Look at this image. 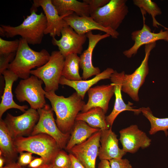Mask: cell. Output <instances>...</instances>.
Here are the masks:
<instances>
[{
  "instance_id": "8992f818",
  "label": "cell",
  "mask_w": 168,
  "mask_h": 168,
  "mask_svg": "<svg viewBox=\"0 0 168 168\" xmlns=\"http://www.w3.org/2000/svg\"><path fill=\"white\" fill-rule=\"evenodd\" d=\"M43 81L32 75L20 81L15 90L16 99L20 102L27 101L30 108L37 110L46 104V91L42 87Z\"/></svg>"
},
{
  "instance_id": "e575fe53",
  "label": "cell",
  "mask_w": 168,
  "mask_h": 168,
  "mask_svg": "<svg viewBox=\"0 0 168 168\" xmlns=\"http://www.w3.org/2000/svg\"><path fill=\"white\" fill-rule=\"evenodd\" d=\"M20 153L17 163L22 167L28 165L34 158L31 152H21Z\"/></svg>"
},
{
  "instance_id": "e0dca14e",
  "label": "cell",
  "mask_w": 168,
  "mask_h": 168,
  "mask_svg": "<svg viewBox=\"0 0 168 168\" xmlns=\"http://www.w3.org/2000/svg\"><path fill=\"white\" fill-rule=\"evenodd\" d=\"M63 19L68 26L80 35L86 34L93 30L104 32L110 35L113 39H117L119 35L117 31L104 27L96 22L90 16H80L73 13L65 17Z\"/></svg>"
},
{
  "instance_id": "d6a6232c",
  "label": "cell",
  "mask_w": 168,
  "mask_h": 168,
  "mask_svg": "<svg viewBox=\"0 0 168 168\" xmlns=\"http://www.w3.org/2000/svg\"><path fill=\"white\" fill-rule=\"evenodd\" d=\"M110 0H83L89 6L90 15L108 3Z\"/></svg>"
},
{
  "instance_id": "4fadbf2b",
  "label": "cell",
  "mask_w": 168,
  "mask_h": 168,
  "mask_svg": "<svg viewBox=\"0 0 168 168\" xmlns=\"http://www.w3.org/2000/svg\"><path fill=\"white\" fill-rule=\"evenodd\" d=\"M142 15L143 21L142 28L134 31L131 34V39L134 41L133 45L123 52L124 55L128 58L136 55L140 47L143 45L156 42L160 40L168 42V29L165 31L161 29L157 33L152 32L150 28L145 23L144 15Z\"/></svg>"
},
{
  "instance_id": "ba28073f",
  "label": "cell",
  "mask_w": 168,
  "mask_h": 168,
  "mask_svg": "<svg viewBox=\"0 0 168 168\" xmlns=\"http://www.w3.org/2000/svg\"><path fill=\"white\" fill-rule=\"evenodd\" d=\"M37 110L39 118L31 135L40 133L47 134L56 140L61 149H65L70 137V133H64L59 129L54 119L52 107L46 104L43 108Z\"/></svg>"
},
{
  "instance_id": "83f0119b",
  "label": "cell",
  "mask_w": 168,
  "mask_h": 168,
  "mask_svg": "<svg viewBox=\"0 0 168 168\" xmlns=\"http://www.w3.org/2000/svg\"><path fill=\"white\" fill-rule=\"evenodd\" d=\"M140 109L143 115L150 122V134L153 135L159 131H162L167 137L168 135V118H160L155 117L149 107H142Z\"/></svg>"
},
{
  "instance_id": "74e56055",
  "label": "cell",
  "mask_w": 168,
  "mask_h": 168,
  "mask_svg": "<svg viewBox=\"0 0 168 168\" xmlns=\"http://www.w3.org/2000/svg\"><path fill=\"white\" fill-rule=\"evenodd\" d=\"M98 168H111L109 161L105 160H100Z\"/></svg>"
},
{
  "instance_id": "f546056e",
  "label": "cell",
  "mask_w": 168,
  "mask_h": 168,
  "mask_svg": "<svg viewBox=\"0 0 168 168\" xmlns=\"http://www.w3.org/2000/svg\"><path fill=\"white\" fill-rule=\"evenodd\" d=\"M50 164L52 168H71L72 161L69 154L60 150Z\"/></svg>"
},
{
  "instance_id": "d590c367",
  "label": "cell",
  "mask_w": 168,
  "mask_h": 168,
  "mask_svg": "<svg viewBox=\"0 0 168 168\" xmlns=\"http://www.w3.org/2000/svg\"><path fill=\"white\" fill-rule=\"evenodd\" d=\"M45 163H46L42 157L36 158L33 159L28 166L29 168H36Z\"/></svg>"
},
{
  "instance_id": "7bdbcfd3",
  "label": "cell",
  "mask_w": 168,
  "mask_h": 168,
  "mask_svg": "<svg viewBox=\"0 0 168 168\" xmlns=\"http://www.w3.org/2000/svg\"><path fill=\"white\" fill-rule=\"evenodd\" d=\"M22 168H26L22 167Z\"/></svg>"
},
{
  "instance_id": "603a6c76",
  "label": "cell",
  "mask_w": 168,
  "mask_h": 168,
  "mask_svg": "<svg viewBox=\"0 0 168 168\" xmlns=\"http://www.w3.org/2000/svg\"><path fill=\"white\" fill-rule=\"evenodd\" d=\"M53 4L60 16L73 13L80 16H90L88 5L77 0H52Z\"/></svg>"
},
{
  "instance_id": "4316f807",
  "label": "cell",
  "mask_w": 168,
  "mask_h": 168,
  "mask_svg": "<svg viewBox=\"0 0 168 168\" xmlns=\"http://www.w3.org/2000/svg\"><path fill=\"white\" fill-rule=\"evenodd\" d=\"M80 57L72 54L65 58L62 75L66 79L72 81L82 80L79 73Z\"/></svg>"
},
{
  "instance_id": "277c9868",
  "label": "cell",
  "mask_w": 168,
  "mask_h": 168,
  "mask_svg": "<svg viewBox=\"0 0 168 168\" xmlns=\"http://www.w3.org/2000/svg\"><path fill=\"white\" fill-rule=\"evenodd\" d=\"M14 143L17 152L26 151L37 155L47 164H51L61 149L54 138L44 133L18 137L14 139Z\"/></svg>"
},
{
  "instance_id": "ffe728a7",
  "label": "cell",
  "mask_w": 168,
  "mask_h": 168,
  "mask_svg": "<svg viewBox=\"0 0 168 168\" xmlns=\"http://www.w3.org/2000/svg\"><path fill=\"white\" fill-rule=\"evenodd\" d=\"M88 97L86 104L82 112H85L96 107L101 108L105 114L108 109L110 101L114 94V87L112 83L97 86L91 88L87 91Z\"/></svg>"
},
{
  "instance_id": "7c38bea8",
  "label": "cell",
  "mask_w": 168,
  "mask_h": 168,
  "mask_svg": "<svg viewBox=\"0 0 168 168\" xmlns=\"http://www.w3.org/2000/svg\"><path fill=\"white\" fill-rule=\"evenodd\" d=\"M100 134V130L84 142L74 146L70 151L86 168H96Z\"/></svg>"
},
{
  "instance_id": "b9f144b4",
  "label": "cell",
  "mask_w": 168,
  "mask_h": 168,
  "mask_svg": "<svg viewBox=\"0 0 168 168\" xmlns=\"http://www.w3.org/2000/svg\"><path fill=\"white\" fill-rule=\"evenodd\" d=\"M0 35L2 37L6 36L5 32L1 26H0Z\"/></svg>"
},
{
  "instance_id": "52a82bcc",
  "label": "cell",
  "mask_w": 168,
  "mask_h": 168,
  "mask_svg": "<svg viewBox=\"0 0 168 168\" xmlns=\"http://www.w3.org/2000/svg\"><path fill=\"white\" fill-rule=\"evenodd\" d=\"M126 0H110L90 16L105 28L117 30L128 12Z\"/></svg>"
},
{
  "instance_id": "8d00e7d4",
  "label": "cell",
  "mask_w": 168,
  "mask_h": 168,
  "mask_svg": "<svg viewBox=\"0 0 168 168\" xmlns=\"http://www.w3.org/2000/svg\"><path fill=\"white\" fill-rule=\"evenodd\" d=\"M69 155L72 161L71 168H86L72 154Z\"/></svg>"
},
{
  "instance_id": "f1b7e54d",
  "label": "cell",
  "mask_w": 168,
  "mask_h": 168,
  "mask_svg": "<svg viewBox=\"0 0 168 168\" xmlns=\"http://www.w3.org/2000/svg\"><path fill=\"white\" fill-rule=\"evenodd\" d=\"M133 4L140 8L142 14L144 15L146 12L148 13L152 16V25L154 27L158 28V26H162L166 30L168 29L162 26L156 20L155 17L161 15L162 12L160 8L156 3L151 0H133Z\"/></svg>"
},
{
  "instance_id": "9a60e30c",
  "label": "cell",
  "mask_w": 168,
  "mask_h": 168,
  "mask_svg": "<svg viewBox=\"0 0 168 168\" xmlns=\"http://www.w3.org/2000/svg\"><path fill=\"white\" fill-rule=\"evenodd\" d=\"M33 2L32 6L37 8L41 7L45 15L47 27L44 35L49 34L52 38L60 36L62 29L68 26L63 19L69 15L60 16L53 4L52 0H34Z\"/></svg>"
},
{
  "instance_id": "d4e9b609",
  "label": "cell",
  "mask_w": 168,
  "mask_h": 168,
  "mask_svg": "<svg viewBox=\"0 0 168 168\" xmlns=\"http://www.w3.org/2000/svg\"><path fill=\"white\" fill-rule=\"evenodd\" d=\"M0 151L8 163L13 162L17 152L12 136L4 120H0Z\"/></svg>"
},
{
  "instance_id": "60d3db41",
  "label": "cell",
  "mask_w": 168,
  "mask_h": 168,
  "mask_svg": "<svg viewBox=\"0 0 168 168\" xmlns=\"http://www.w3.org/2000/svg\"><path fill=\"white\" fill-rule=\"evenodd\" d=\"M36 168H52L50 164L45 163L40 166Z\"/></svg>"
},
{
  "instance_id": "ab89813d",
  "label": "cell",
  "mask_w": 168,
  "mask_h": 168,
  "mask_svg": "<svg viewBox=\"0 0 168 168\" xmlns=\"http://www.w3.org/2000/svg\"><path fill=\"white\" fill-rule=\"evenodd\" d=\"M6 160L3 156H0V168H2L3 167L4 163Z\"/></svg>"
},
{
  "instance_id": "44dd1931",
  "label": "cell",
  "mask_w": 168,
  "mask_h": 168,
  "mask_svg": "<svg viewBox=\"0 0 168 168\" xmlns=\"http://www.w3.org/2000/svg\"><path fill=\"white\" fill-rule=\"evenodd\" d=\"M5 81V86L2 95L1 97V101L0 104V119L3 114L7 110L16 109L21 111L25 112L28 109L27 105H20L16 103L13 99L12 87L13 83L16 81L18 77L10 70L7 69L2 74Z\"/></svg>"
},
{
  "instance_id": "7402d4cb",
  "label": "cell",
  "mask_w": 168,
  "mask_h": 168,
  "mask_svg": "<svg viewBox=\"0 0 168 168\" xmlns=\"http://www.w3.org/2000/svg\"><path fill=\"white\" fill-rule=\"evenodd\" d=\"M114 71L112 68H108L91 79L79 81L69 80L62 76L59 80V84L72 88L76 91L78 95L83 100L86 93L92 86L100 80L110 79Z\"/></svg>"
},
{
  "instance_id": "f35d334b",
  "label": "cell",
  "mask_w": 168,
  "mask_h": 168,
  "mask_svg": "<svg viewBox=\"0 0 168 168\" xmlns=\"http://www.w3.org/2000/svg\"><path fill=\"white\" fill-rule=\"evenodd\" d=\"M22 167L19 165L17 163L12 162L8 163L2 168H22Z\"/></svg>"
},
{
  "instance_id": "836d02e7",
  "label": "cell",
  "mask_w": 168,
  "mask_h": 168,
  "mask_svg": "<svg viewBox=\"0 0 168 168\" xmlns=\"http://www.w3.org/2000/svg\"><path fill=\"white\" fill-rule=\"evenodd\" d=\"M111 168H132L130 161L127 159H113L109 161Z\"/></svg>"
},
{
  "instance_id": "ac0fdd59",
  "label": "cell",
  "mask_w": 168,
  "mask_h": 168,
  "mask_svg": "<svg viewBox=\"0 0 168 168\" xmlns=\"http://www.w3.org/2000/svg\"><path fill=\"white\" fill-rule=\"evenodd\" d=\"M86 35L89 41L88 47L80 56V67L83 71L82 78L83 80H86L91 76H96L100 73V68L94 67L92 64L93 51L99 41L110 36L107 33L94 34L92 31L88 32Z\"/></svg>"
},
{
  "instance_id": "cb8c5ba5",
  "label": "cell",
  "mask_w": 168,
  "mask_h": 168,
  "mask_svg": "<svg viewBox=\"0 0 168 168\" xmlns=\"http://www.w3.org/2000/svg\"><path fill=\"white\" fill-rule=\"evenodd\" d=\"M73 130L65 149L70 151L75 145L79 144L86 140L93 134L99 131L98 128L92 127L85 122L76 121L72 128Z\"/></svg>"
},
{
  "instance_id": "2e32d148",
  "label": "cell",
  "mask_w": 168,
  "mask_h": 168,
  "mask_svg": "<svg viewBox=\"0 0 168 168\" xmlns=\"http://www.w3.org/2000/svg\"><path fill=\"white\" fill-rule=\"evenodd\" d=\"M125 74L124 71L119 73L114 70L110 79L114 85L115 101L112 111L110 114L106 117V122L109 128L112 127L118 115L123 111L127 110L132 111L137 115L141 113L140 108H133L134 107L132 106L133 105V103L128 102V104H126L123 99L121 89Z\"/></svg>"
},
{
  "instance_id": "3957f363",
  "label": "cell",
  "mask_w": 168,
  "mask_h": 168,
  "mask_svg": "<svg viewBox=\"0 0 168 168\" xmlns=\"http://www.w3.org/2000/svg\"><path fill=\"white\" fill-rule=\"evenodd\" d=\"M37 8L32 7L30 14L27 16L19 25L12 26L1 25L3 29L6 36L13 37L19 35L25 39L28 44H40L42 42L47 27V20L44 14L36 13Z\"/></svg>"
},
{
  "instance_id": "5b68a950",
  "label": "cell",
  "mask_w": 168,
  "mask_h": 168,
  "mask_svg": "<svg viewBox=\"0 0 168 168\" xmlns=\"http://www.w3.org/2000/svg\"><path fill=\"white\" fill-rule=\"evenodd\" d=\"M65 59L59 51H54L45 64L30 71L31 74L43 81L46 92H55L58 90Z\"/></svg>"
},
{
  "instance_id": "484cf974",
  "label": "cell",
  "mask_w": 168,
  "mask_h": 168,
  "mask_svg": "<svg viewBox=\"0 0 168 168\" xmlns=\"http://www.w3.org/2000/svg\"><path fill=\"white\" fill-rule=\"evenodd\" d=\"M105 114L101 108L94 107L86 112L79 113L76 121H84L91 127L101 130L107 129L110 128L107 124Z\"/></svg>"
},
{
  "instance_id": "d6986e66",
  "label": "cell",
  "mask_w": 168,
  "mask_h": 168,
  "mask_svg": "<svg viewBox=\"0 0 168 168\" xmlns=\"http://www.w3.org/2000/svg\"><path fill=\"white\" fill-rule=\"evenodd\" d=\"M111 128L101 130V144L98 155L100 160L109 161L113 159H122L126 153L122 149L119 147L117 135L112 131Z\"/></svg>"
},
{
  "instance_id": "4dcf8cb0",
  "label": "cell",
  "mask_w": 168,
  "mask_h": 168,
  "mask_svg": "<svg viewBox=\"0 0 168 168\" xmlns=\"http://www.w3.org/2000/svg\"><path fill=\"white\" fill-rule=\"evenodd\" d=\"M19 44V40L8 41L0 38V55L16 52Z\"/></svg>"
},
{
  "instance_id": "8fae6325",
  "label": "cell",
  "mask_w": 168,
  "mask_h": 168,
  "mask_svg": "<svg viewBox=\"0 0 168 168\" xmlns=\"http://www.w3.org/2000/svg\"><path fill=\"white\" fill-rule=\"evenodd\" d=\"M61 35L59 40L52 38V43L58 47L59 51L65 58L70 54H82L83 45L87 38L86 34H79L68 26L62 29Z\"/></svg>"
},
{
  "instance_id": "5bb4252c",
  "label": "cell",
  "mask_w": 168,
  "mask_h": 168,
  "mask_svg": "<svg viewBox=\"0 0 168 168\" xmlns=\"http://www.w3.org/2000/svg\"><path fill=\"white\" fill-rule=\"evenodd\" d=\"M119 133V140L122 149L126 153H134L140 148L144 149L151 145V139L144 132L139 129L136 124L122 129Z\"/></svg>"
},
{
  "instance_id": "6da1fadb",
  "label": "cell",
  "mask_w": 168,
  "mask_h": 168,
  "mask_svg": "<svg viewBox=\"0 0 168 168\" xmlns=\"http://www.w3.org/2000/svg\"><path fill=\"white\" fill-rule=\"evenodd\" d=\"M45 97L50 102L56 114L57 125L64 133H70L77 115L86 104L76 92L68 97L56 95L54 91L46 92Z\"/></svg>"
},
{
  "instance_id": "7a4b0ae2",
  "label": "cell",
  "mask_w": 168,
  "mask_h": 168,
  "mask_svg": "<svg viewBox=\"0 0 168 168\" xmlns=\"http://www.w3.org/2000/svg\"><path fill=\"white\" fill-rule=\"evenodd\" d=\"M19 40L18 49L8 69L18 78L25 79L30 77L32 69L45 64L49 60L50 55L45 49L39 52L35 51L30 47L25 39L20 38Z\"/></svg>"
},
{
  "instance_id": "9c48e42d",
  "label": "cell",
  "mask_w": 168,
  "mask_h": 168,
  "mask_svg": "<svg viewBox=\"0 0 168 168\" xmlns=\"http://www.w3.org/2000/svg\"><path fill=\"white\" fill-rule=\"evenodd\" d=\"M156 42L146 44L145 56L140 66L131 74H125L121 90L134 101L138 102L139 99L138 91L144 83L149 72L148 60L151 51L155 47Z\"/></svg>"
},
{
  "instance_id": "1f68e13d",
  "label": "cell",
  "mask_w": 168,
  "mask_h": 168,
  "mask_svg": "<svg viewBox=\"0 0 168 168\" xmlns=\"http://www.w3.org/2000/svg\"><path fill=\"white\" fill-rule=\"evenodd\" d=\"M16 53H12L7 54L0 55V73L8 69L10 63L14 60Z\"/></svg>"
},
{
  "instance_id": "30bf717a",
  "label": "cell",
  "mask_w": 168,
  "mask_h": 168,
  "mask_svg": "<svg viewBox=\"0 0 168 168\" xmlns=\"http://www.w3.org/2000/svg\"><path fill=\"white\" fill-rule=\"evenodd\" d=\"M39 118L37 110L30 108L17 116L7 113L4 121L14 139L31 133Z\"/></svg>"
}]
</instances>
